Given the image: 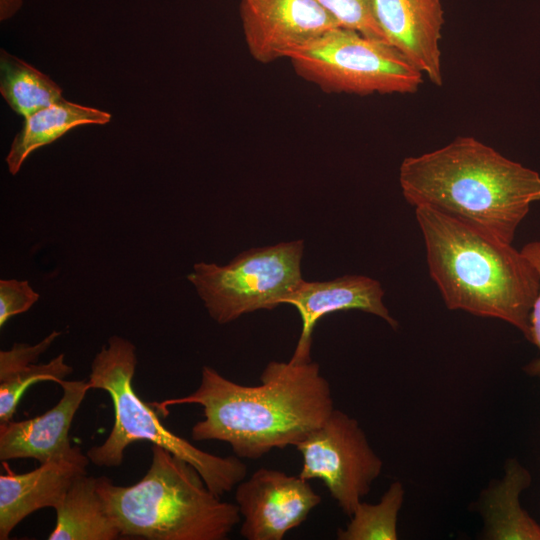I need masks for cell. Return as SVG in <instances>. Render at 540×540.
<instances>
[{"label": "cell", "instance_id": "8992f818", "mask_svg": "<svg viewBox=\"0 0 540 540\" xmlns=\"http://www.w3.org/2000/svg\"><path fill=\"white\" fill-rule=\"evenodd\" d=\"M295 71L328 93H414L423 74L387 41L337 27L289 57Z\"/></svg>", "mask_w": 540, "mask_h": 540}, {"label": "cell", "instance_id": "ffe728a7", "mask_svg": "<svg viewBox=\"0 0 540 540\" xmlns=\"http://www.w3.org/2000/svg\"><path fill=\"white\" fill-rule=\"evenodd\" d=\"M73 371L60 354L47 363H31L0 378V424L12 420L25 391L41 381L59 383Z\"/></svg>", "mask_w": 540, "mask_h": 540}, {"label": "cell", "instance_id": "9a60e30c", "mask_svg": "<svg viewBox=\"0 0 540 540\" xmlns=\"http://www.w3.org/2000/svg\"><path fill=\"white\" fill-rule=\"evenodd\" d=\"M530 484V472L516 459H508L502 479L491 483L480 496L484 539L540 540V525L520 504V496Z\"/></svg>", "mask_w": 540, "mask_h": 540}, {"label": "cell", "instance_id": "e0dca14e", "mask_svg": "<svg viewBox=\"0 0 540 540\" xmlns=\"http://www.w3.org/2000/svg\"><path fill=\"white\" fill-rule=\"evenodd\" d=\"M49 540H114L121 536L97 489V478L79 476L55 509Z\"/></svg>", "mask_w": 540, "mask_h": 540}, {"label": "cell", "instance_id": "4fadbf2b", "mask_svg": "<svg viewBox=\"0 0 540 540\" xmlns=\"http://www.w3.org/2000/svg\"><path fill=\"white\" fill-rule=\"evenodd\" d=\"M386 41L429 80L441 86L440 39L444 23L440 0H374Z\"/></svg>", "mask_w": 540, "mask_h": 540}, {"label": "cell", "instance_id": "ac0fdd59", "mask_svg": "<svg viewBox=\"0 0 540 540\" xmlns=\"http://www.w3.org/2000/svg\"><path fill=\"white\" fill-rule=\"evenodd\" d=\"M0 93L24 119L63 100L61 87L32 65L1 49Z\"/></svg>", "mask_w": 540, "mask_h": 540}, {"label": "cell", "instance_id": "7a4b0ae2", "mask_svg": "<svg viewBox=\"0 0 540 540\" xmlns=\"http://www.w3.org/2000/svg\"><path fill=\"white\" fill-rule=\"evenodd\" d=\"M405 200L470 223L512 243L540 200V174L473 137L406 157L399 168Z\"/></svg>", "mask_w": 540, "mask_h": 540}, {"label": "cell", "instance_id": "44dd1931", "mask_svg": "<svg viewBox=\"0 0 540 540\" xmlns=\"http://www.w3.org/2000/svg\"><path fill=\"white\" fill-rule=\"evenodd\" d=\"M339 25L373 39L386 41L379 26L374 0H315Z\"/></svg>", "mask_w": 540, "mask_h": 540}, {"label": "cell", "instance_id": "277c9868", "mask_svg": "<svg viewBox=\"0 0 540 540\" xmlns=\"http://www.w3.org/2000/svg\"><path fill=\"white\" fill-rule=\"evenodd\" d=\"M152 461L131 486L97 478V489L121 536L149 540H224L241 521L236 504L220 500L194 466L152 445Z\"/></svg>", "mask_w": 540, "mask_h": 540}, {"label": "cell", "instance_id": "5b68a950", "mask_svg": "<svg viewBox=\"0 0 540 540\" xmlns=\"http://www.w3.org/2000/svg\"><path fill=\"white\" fill-rule=\"evenodd\" d=\"M136 364L134 344L118 335L111 336L92 360L90 389H101L110 395L114 423L106 440L87 451L90 462L98 467L119 466L130 444L148 441L194 466L217 496L235 488L245 479V463L236 455L221 457L200 450L167 429L151 404L145 403L134 390Z\"/></svg>", "mask_w": 540, "mask_h": 540}, {"label": "cell", "instance_id": "d4e9b609", "mask_svg": "<svg viewBox=\"0 0 540 540\" xmlns=\"http://www.w3.org/2000/svg\"><path fill=\"white\" fill-rule=\"evenodd\" d=\"M22 4L23 0H0V20L3 22L13 17Z\"/></svg>", "mask_w": 540, "mask_h": 540}, {"label": "cell", "instance_id": "7c38bea8", "mask_svg": "<svg viewBox=\"0 0 540 540\" xmlns=\"http://www.w3.org/2000/svg\"><path fill=\"white\" fill-rule=\"evenodd\" d=\"M59 402L42 415L0 424V459L33 458L40 464L69 457L80 448L69 440L72 421L90 390L88 380H62Z\"/></svg>", "mask_w": 540, "mask_h": 540}, {"label": "cell", "instance_id": "cb8c5ba5", "mask_svg": "<svg viewBox=\"0 0 540 540\" xmlns=\"http://www.w3.org/2000/svg\"><path fill=\"white\" fill-rule=\"evenodd\" d=\"M523 254L528 258L536 269L540 280V240L532 241L523 246ZM529 342L533 343L540 353V285L536 299L530 312V336ZM525 372L540 380V354L524 367Z\"/></svg>", "mask_w": 540, "mask_h": 540}, {"label": "cell", "instance_id": "7402d4cb", "mask_svg": "<svg viewBox=\"0 0 540 540\" xmlns=\"http://www.w3.org/2000/svg\"><path fill=\"white\" fill-rule=\"evenodd\" d=\"M39 294L27 280H0V327L13 316L28 311L38 300Z\"/></svg>", "mask_w": 540, "mask_h": 540}, {"label": "cell", "instance_id": "d6986e66", "mask_svg": "<svg viewBox=\"0 0 540 540\" xmlns=\"http://www.w3.org/2000/svg\"><path fill=\"white\" fill-rule=\"evenodd\" d=\"M404 500L401 482H393L375 504L360 502L344 529L337 530L339 540H396L398 514Z\"/></svg>", "mask_w": 540, "mask_h": 540}, {"label": "cell", "instance_id": "5bb4252c", "mask_svg": "<svg viewBox=\"0 0 540 540\" xmlns=\"http://www.w3.org/2000/svg\"><path fill=\"white\" fill-rule=\"evenodd\" d=\"M90 460L79 449L69 457L40 464L27 473L7 469L0 476V539L6 540L14 528L33 512L56 509L73 482L86 474Z\"/></svg>", "mask_w": 540, "mask_h": 540}, {"label": "cell", "instance_id": "52a82bcc", "mask_svg": "<svg viewBox=\"0 0 540 540\" xmlns=\"http://www.w3.org/2000/svg\"><path fill=\"white\" fill-rule=\"evenodd\" d=\"M303 241L283 242L240 253L228 264L198 262L187 279L219 324L260 309L271 310L303 280Z\"/></svg>", "mask_w": 540, "mask_h": 540}, {"label": "cell", "instance_id": "8fae6325", "mask_svg": "<svg viewBox=\"0 0 540 540\" xmlns=\"http://www.w3.org/2000/svg\"><path fill=\"white\" fill-rule=\"evenodd\" d=\"M384 290L379 281L361 275H346L324 282L302 280L286 299L300 314L302 330L292 358L293 363L311 361L312 333L325 315L360 310L383 319L393 329L398 322L385 306Z\"/></svg>", "mask_w": 540, "mask_h": 540}, {"label": "cell", "instance_id": "6da1fadb", "mask_svg": "<svg viewBox=\"0 0 540 540\" xmlns=\"http://www.w3.org/2000/svg\"><path fill=\"white\" fill-rule=\"evenodd\" d=\"M181 404L203 408L204 419L191 430L193 440L226 442L246 459L296 446L335 409L329 382L313 361H271L253 386L203 366L199 387L191 394L151 403L162 413Z\"/></svg>", "mask_w": 540, "mask_h": 540}, {"label": "cell", "instance_id": "30bf717a", "mask_svg": "<svg viewBox=\"0 0 540 540\" xmlns=\"http://www.w3.org/2000/svg\"><path fill=\"white\" fill-rule=\"evenodd\" d=\"M240 16L248 50L264 64L341 27L315 0H241Z\"/></svg>", "mask_w": 540, "mask_h": 540}, {"label": "cell", "instance_id": "603a6c76", "mask_svg": "<svg viewBox=\"0 0 540 540\" xmlns=\"http://www.w3.org/2000/svg\"><path fill=\"white\" fill-rule=\"evenodd\" d=\"M60 335L61 332L53 331L36 345L15 343L11 349L0 351V378L34 363Z\"/></svg>", "mask_w": 540, "mask_h": 540}, {"label": "cell", "instance_id": "ba28073f", "mask_svg": "<svg viewBox=\"0 0 540 540\" xmlns=\"http://www.w3.org/2000/svg\"><path fill=\"white\" fill-rule=\"evenodd\" d=\"M295 447L302 455L299 476L323 481L349 517L383 468L358 421L336 408Z\"/></svg>", "mask_w": 540, "mask_h": 540}, {"label": "cell", "instance_id": "9c48e42d", "mask_svg": "<svg viewBox=\"0 0 540 540\" xmlns=\"http://www.w3.org/2000/svg\"><path fill=\"white\" fill-rule=\"evenodd\" d=\"M241 515L240 534L247 540H281L320 504L308 480L260 468L235 487Z\"/></svg>", "mask_w": 540, "mask_h": 540}, {"label": "cell", "instance_id": "2e32d148", "mask_svg": "<svg viewBox=\"0 0 540 540\" xmlns=\"http://www.w3.org/2000/svg\"><path fill=\"white\" fill-rule=\"evenodd\" d=\"M111 114L96 108L61 100L24 119L15 135L5 162L10 174L16 175L24 161L35 150L55 142L69 130L83 125H105Z\"/></svg>", "mask_w": 540, "mask_h": 540}, {"label": "cell", "instance_id": "3957f363", "mask_svg": "<svg viewBox=\"0 0 540 540\" xmlns=\"http://www.w3.org/2000/svg\"><path fill=\"white\" fill-rule=\"evenodd\" d=\"M432 280L445 306L496 318L529 341L538 273L520 250L482 229L428 207H416Z\"/></svg>", "mask_w": 540, "mask_h": 540}]
</instances>
